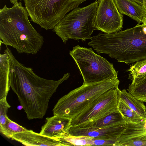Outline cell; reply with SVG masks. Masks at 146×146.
Listing matches in <instances>:
<instances>
[{
	"mask_svg": "<svg viewBox=\"0 0 146 146\" xmlns=\"http://www.w3.org/2000/svg\"><path fill=\"white\" fill-rule=\"evenodd\" d=\"M118 78L90 83L70 91L58 101L52 111L54 115L72 119L85 109L101 95L111 89L118 87Z\"/></svg>",
	"mask_w": 146,
	"mask_h": 146,
	"instance_id": "277c9868",
	"label": "cell"
},
{
	"mask_svg": "<svg viewBox=\"0 0 146 146\" xmlns=\"http://www.w3.org/2000/svg\"><path fill=\"white\" fill-rule=\"evenodd\" d=\"M135 2H137L138 4L142 5H143V0H132Z\"/></svg>",
	"mask_w": 146,
	"mask_h": 146,
	"instance_id": "d4e9b609",
	"label": "cell"
},
{
	"mask_svg": "<svg viewBox=\"0 0 146 146\" xmlns=\"http://www.w3.org/2000/svg\"><path fill=\"white\" fill-rule=\"evenodd\" d=\"M118 99L117 109L124 118L126 123L138 124L145 120L121 99Z\"/></svg>",
	"mask_w": 146,
	"mask_h": 146,
	"instance_id": "d6986e66",
	"label": "cell"
},
{
	"mask_svg": "<svg viewBox=\"0 0 146 146\" xmlns=\"http://www.w3.org/2000/svg\"><path fill=\"white\" fill-rule=\"evenodd\" d=\"M62 146H92L94 138L86 136H74L68 133L56 139Z\"/></svg>",
	"mask_w": 146,
	"mask_h": 146,
	"instance_id": "e0dca14e",
	"label": "cell"
},
{
	"mask_svg": "<svg viewBox=\"0 0 146 146\" xmlns=\"http://www.w3.org/2000/svg\"><path fill=\"white\" fill-rule=\"evenodd\" d=\"M117 139L94 138V145L115 146Z\"/></svg>",
	"mask_w": 146,
	"mask_h": 146,
	"instance_id": "603a6c76",
	"label": "cell"
},
{
	"mask_svg": "<svg viewBox=\"0 0 146 146\" xmlns=\"http://www.w3.org/2000/svg\"><path fill=\"white\" fill-rule=\"evenodd\" d=\"M105 92L92 102L85 109L72 119V127H88L97 120L117 109V88Z\"/></svg>",
	"mask_w": 146,
	"mask_h": 146,
	"instance_id": "52a82bcc",
	"label": "cell"
},
{
	"mask_svg": "<svg viewBox=\"0 0 146 146\" xmlns=\"http://www.w3.org/2000/svg\"><path fill=\"white\" fill-rule=\"evenodd\" d=\"M119 12L127 15L140 24L146 16L143 6L132 0H114Z\"/></svg>",
	"mask_w": 146,
	"mask_h": 146,
	"instance_id": "4fadbf2b",
	"label": "cell"
},
{
	"mask_svg": "<svg viewBox=\"0 0 146 146\" xmlns=\"http://www.w3.org/2000/svg\"><path fill=\"white\" fill-rule=\"evenodd\" d=\"M127 90L137 99L146 102V77L136 84H129Z\"/></svg>",
	"mask_w": 146,
	"mask_h": 146,
	"instance_id": "ffe728a7",
	"label": "cell"
},
{
	"mask_svg": "<svg viewBox=\"0 0 146 146\" xmlns=\"http://www.w3.org/2000/svg\"><path fill=\"white\" fill-rule=\"evenodd\" d=\"M69 54L75 61L86 83L118 78L113 64L95 53L91 48L75 46Z\"/></svg>",
	"mask_w": 146,
	"mask_h": 146,
	"instance_id": "8992f818",
	"label": "cell"
},
{
	"mask_svg": "<svg viewBox=\"0 0 146 146\" xmlns=\"http://www.w3.org/2000/svg\"><path fill=\"white\" fill-rule=\"evenodd\" d=\"M95 20L97 30L110 34L119 31L123 27V16L114 0H98Z\"/></svg>",
	"mask_w": 146,
	"mask_h": 146,
	"instance_id": "ba28073f",
	"label": "cell"
},
{
	"mask_svg": "<svg viewBox=\"0 0 146 146\" xmlns=\"http://www.w3.org/2000/svg\"><path fill=\"white\" fill-rule=\"evenodd\" d=\"M143 6L146 11V0H143Z\"/></svg>",
	"mask_w": 146,
	"mask_h": 146,
	"instance_id": "484cf974",
	"label": "cell"
},
{
	"mask_svg": "<svg viewBox=\"0 0 146 146\" xmlns=\"http://www.w3.org/2000/svg\"><path fill=\"white\" fill-rule=\"evenodd\" d=\"M11 139L25 146H62L57 140L36 133L32 130L14 133Z\"/></svg>",
	"mask_w": 146,
	"mask_h": 146,
	"instance_id": "7c38bea8",
	"label": "cell"
},
{
	"mask_svg": "<svg viewBox=\"0 0 146 146\" xmlns=\"http://www.w3.org/2000/svg\"><path fill=\"white\" fill-rule=\"evenodd\" d=\"M22 0H10L11 3L13 5H15L18 3L19 1H21Z\"/></svg>",
	"mask_w": 146,
	"mask_h": 146,
	"instance_id": "cb8c5ba5",
	"label": "cell"
},
{
	"mask_svg": "<svg viewBox=\"0 0 146 146\" xmlns=\"http://www.w3.org/2000/svg\"><path fill=\"white\" fill-rule=\"evenodd\" d=\"M142 23L146 26V16L144 17Z\"/></svg>",
	"mask_w": 146,
	"mask_h": 146,
	"instance_id": "4316f807",
	"label": "cell"
},
{
	"mask_svg": "<svg viewBox=\"0 0 146 146\" xmlns=\"http://www.w3.org/2000/svg\"><path fill=\"white\" fill-rule=\"evenodd\" d=\"M4 51L11 61L10 84L17 95L29 120L42 119L48 108L49 100L59 86L68 79L70 74H64L57 80L38 76L32 68L25 66L15 58L7 47Z\"/></svg>",
	"mask_w": 146,
	"mask_h": 146,
	"instance_id": "6da1fadb",
	"label": "cell"
},
{
	"mask_svg": "<svg viewBox=\"0 0 146 146\" xmlns=\"http://www.w3.org/2000/svg\"><path fill=\"white\" fill-rule=\"evenodd\" d=\"M11 61L7 52L0 55V99L7 97L10 88Z\"/></svg>",
	"mask_w": 146,
	"mask_h": 146,
	"instance_id": "5bb4252c",
	"label": "cell"
},
{
	"mask_svg": "<svg viewBox=\"0 0 146 146\" xmlns=\"http://www.w3.org/2000/svg\"><path fill=\"white\" fill-rule=\"evenodd\" d=\"M10 106L8 103L7 97L0 99V127L5 124L8 117L7 113Z\"/></svg>",
	"mask_w": 146,
	"mask_h": 146,
	"instance_id": "7402d4cb",
	"label": "cell"
},
{
	"mask_svg": "<svg viewBox=\"0 0 146 146\" xmlns=\"http://www.w3.org/2000/svg\"><path fill=\"white\" fill-rule=\"evenodd\" d=\"M118 98L121 99L130 108L144 119H146V107L143 102L137 99L125 89L117 88Z\"/></svg>",
	"mask_w": 146,
	"mask_h": 146,
	"instance_id": "9a60e30c",
	"label": "cell"
},
{
	"mask_svg": "<svg viewBox=\"0 0 146 146\" xmlns=\"http://www.w3.org/2000/svg\"><path fill=\"white\" fill-rule=\"evenodd\" d=\"M129 72L128 79L131 84H137L146 77V58L136 62L127 70Z\"/></svg>",
	"mask_w": 146,
	"mask_h": 146,
	"instance_id": "ac0fdd59",
	"label": "cell"
},
{
	"mask_svg": "<svg viewBox=\"0 0 146 146\" xmlns=\"http://www.w3.org/2000/svg\"><path fill=\"white\" fill-rule=\"evenodd\" d=\"M87 0H39L45 11L59 23L69 12Z\"/></svg>",
	"mask_w": 146,
	"mask_h": 146,
	"instance_id": "30bf717a",
	"label": "cell"
},
{
	"mask_svg": "<svg viewBox=\"0 0 146 146\" xmlns=\"http://www.w3.org/2000/svg\"><path fill=\"white\" fill-rule=\"evenodd\" d=\"M71 121V119L54 115L47 117L40 133L56 139L68 133V130L72 127Z\"/></svg>",
	"mask_w": 146,
	"mask_h": 146,
	"instance_id": "8fae6325",
	"label": "cell"
},
{
	"mask_svg": "<svg viewBox=\"0 0 146 146\" xmlns=\"http://www.w3.org/2000/svg\"><path fill=\"white\" fill-rule=\"evenodd\" d=\"M22 108H23L21 105L17 107V109L20 110H21Z\"/></svg>",
	"mask_w": 146,
	"mask_h": 146,
	"instance_id": "83f0119b",
	"label": "cell"
},
{
	"mask_svg": "<svg viewBox=\"0 0 146 146\" xmlns=\"http://www.w3.org/2000/svg\"><path fill=\"white\" fill-rule=\"evenodd\" d=\"M98 5L96 1L86 6L76 7L65 15L53 31L64 43L69 39H91L93 31L97 30L95 20Z\"/></svg>",
	"mask_w": 146,
	"mask_h": 146,
	"instance_id": "5b68a950",
	"label": "cell"
},
{
	"mask_svg": "<svg viewBox=\"0 0 146 146\" xmlns=\"http://www.w3.org/2000/svg\"><path fill=\"white\" fill-rule=\"evenodd\" d=\"M126 123L105 128L71 127L69 134L74 136H86L95 139H117L126 127Z\"/></svg>",
	"mask_w": 146,
	"mask_h": 146,
	"instance_id": "9c48e42d",
	"label": "cell"
},
{
	"mask_svg": "<svg viewBox=\"0 0 146 146\" xmlns=\"http://www.w3.org/2000/svg\"><path fill=\"white\" fill-rule=\"evenodd\" d=\"M29 15L21 2L0 10L1 43L14 48L20 54H35L44 43L43 37L30 22Z\"/></svg>",
	"mask_w": 146,
	"mask_h": 146,
	"instance_id": "7a4b0ae2",
	"label": "cell"
},
{
	"mask_svg": "<svg viewBox=\"0 0 146 146\" xmlns=\"http://www.w3.org/2000/svg\"><path fill=\"white\" fill-rule=\"evenodd\" d=\"M28 130L11 120L8 117L4 125L0 127L1 133L9 139H11V136L14 133L26 131Z\"/></svg>",
	"mask_w": 146,
	"mask_h": 146,
	"instance_id": "44dd1931",
	"label": "cell"
},
{
	"mask_svg": "<svg viewBox=\"0 0 146 146\" xmlns=\"http://www.w3.org/2000/svg\"><path fill=\"white\" fill-rule=\"evenodd\" d=\"M88 44L98 54H108L118 62L132 64L146 58V26L137 24L123 31L92 37Z\"/></svg>",
	"mask_w": 146,
	"mask_h": 146,
	"instance_id": "3957f363",
	"label": "cell"
},
{
	"mask_svg": "<svg viewBox=\"0 0 146 146\" xmlns=\"http://www.w3.org/2000/svg\"><path fill=\"white\" fill-rule=\"evenodd\" d=\"M126 123L124 118L117 109L97 120L88 127L105 128Z\"/></svg>",
	"mask_w": 146,
	"mask_h": 146,
	"instance_id": "2e32d148",
	"label": "cell"
}]
</instances>
